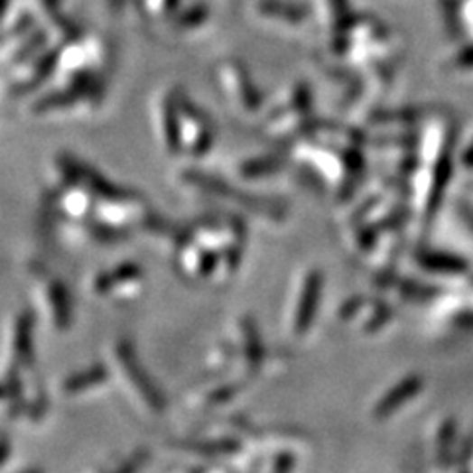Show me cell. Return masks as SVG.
Returning <instances> with one entry per match:
<instances>
[{
    "mask_svg": "<svg viewBox=\"0 0 473 473\" xmlns=\"http://www.w3.org/2000/svg\"><path fill=\"white\" fill-rule=\"evenodd\" d=\"M113 357H115L118 377L123 379L134 403L143 404L146 408V413L150 414H162L166 406L162 394H160V391L156 389V385L150 381L146 369L138 363V357L131 343L126 339L116 341L113 349Z\"/></svg>",
    "mask_w": 473,
    "mask_h": 473,
    "instance_id": "obj_1",
    "label": "cell"
},
{
    "mask_svg": "<svg viewBox=\"0 0 473 473\" xmlns=\"http://www.w3.org/2000/svg\"><path fill=\"white\" fill-rule=\"evenodd\" d=\"M321 292H324V274L318 268H311L300 281L292 311H290V333L294 338H304L314 324Z\"/></svg>",
    "mask_w": 473,
    "mask_h": 473,
    "instance_id": "obj_2",
    "label": "cell"
},
{
    "mask_svg": "<svg viewBox=\"0 0 473 473\" xmlns=\"http://www.w3.org/2000/svg\"><path fill=\"white\" fill-rule=\"evenodd\" d=\"M219 81L233 105L239 107L243 113H255L259 109L261 93L249 79V73H246L239 63H225V66H221Z\"/></svg>",
    "mask_w": 473,
    "mask_h": 473,
    "instance_id": "obj_3",
    "label": "cell"
},
{
    "mask_svg": "<svg viewBox=\"0 0 473 473\" xmlns=\"http://www.w3.org/2000/svg\"><path fill=\"white\" fill-rule=\"evenodd\" d=\"M426 389V383L418 375H408L403 381L393 385L373 406V416L377 421H386L394 414L403 413L408 404H413Z\"/></svg>",
    "mask_w": 473,
    "mask_h": 473,
    "instance_id": "obj_4",
    "label": "cell"
},
{
    "mask_svg": "<svg viewBox=\"0 0 473 473\" xmlns=\"http://www.w3.org/2000/svg\"><path fill=\"white\" fill-rule=\"evenodd\" d=\"M40 298L46 311L51 318L53 328L66 329L71 324V302L66 286H63L58 278L44 276L38 281Z\"/></svg>",
    "mask_w": 473,
    "mask_h": 473,
    "instance_id": "obj_5",
    "label": "cell"
},
{
    "mask_svg": "<svg viewBox=\"0 0 473 473\" xmlns=\"http://www.w3.org/2000/svg\"><path fill=\"white\" fill-rule=\"evenodd\" d=\"M458 426L451 418H442L434 424L432 434H430V451H432V459L440 468H450V464H458Z\"/></svg>",
    "mask_w": 473,
    "mask_h": 473,
    "instance_id": "obj_6",
    "label": "cell"
},
{
    "mask_svg": "<svg viewBox=\"0 0 473 473\" xmlns=\"http://www.w3.org/2000/svg\"><path fill=\"white\" fill-rule=\"evenodd\" d=\"M143 281V271L136 264H121L115 266L113 271L99 274L93 281V292L99 296H107L111 292H118L121 288L128 286H136V283Z\"/></svg>",
    "mask_w": 473,
    "mask_h": 473,
    "instance_id": "obj_7",
    "label": "cell"
},
{
    "mask_svg": "<svg viewBox=\"0 0 473 473\" xmlns=\"http://www.w3.org/2000/svg\"><path fill=\"white\" fill-rule=\"evenodd\" d=\"M239 353L246 371H256L263 365L264 357V349H263V341L259 336V329H256L255 321L251 320H243L239 324Z\"/></svg>",
    "mask_w": 473,
    "mask_h": 473,
    "instance_id": "obj_8",
    "label": "cell"
},
{
    "mask_svg": "<svg viewBox=\"0 0 473 473\" xmlns=\"http://www.w3.org/2000/svg\"><path fill=\"white\" fill-rule=\"evenodd\" d=\"M160 125H162V141L170 153L181 150V125H180V105L176 95L164 97L160 105Z\"/></svg>",
    "mask_w": 473,
    "mask_h": 473,
    "instance_id": "obj_9",
    "label": "cell"
},
{
    "mask_svg": "<svg viewBox=\"0 0 473 473\" xmlns=\"http://www.w3.org/2000/svg\"><path fill=\"white\" fill-rule=\"evenodd\" d=\"M109 381V373L101 365H93V367L85 369L81 373H75L71 377L61 385V391L68 396H79L83 393L101 389L103 385Z\"/></svg>",
    "mask_w": 473,
    "mask_h": 473,
    "instance_id": "obj_10",
    "label": "cell"
},
{
    "mask_svg": "<svg viewBox=\"0 0 473 473\" xmlns=\"http://www.w3.org/2000/svg\"><path fill=\"white\" fill-rule=\"evenodd\" d=\"M13 351L20 361L18 365L30 367V365L34 363V331H32V320L28 314H23L16 321Z\"/></svg>",
    "mask_w": 473,
    "mask_h": 473,
    "instance_id": "obj_11",
    "label": "cell"
},
{
    "mask_svg": "<svg viewBox=\"0 0 473 473\" xmlns=\"http://www.w3.org/2000/svg\"><path fill=\"white\" fill-rule=\"evenodd\" d=\"M276 168H278L276 160L268 158V160H253V162L245 164L241 168V172H243V176H246V178H259V176H268Z\"/></svg>",
    "mask_w": 473,
    "mask_h": 473,
    "instance_id": "obj_12",
    "label": "cell"
},
{
    "mask_svg": "<svg viewBox=\"0 0 473 473\" xmlns=\"http://www.w3.org/2000/svg\"><path fill=\"white\" fill-rule=\"evenodd\" d=\"M8 451H10V444H8V438L0 436V466L5 464L6 458H8Z\"/></svg>",
    "mask_w": 473,
    "mask_h": 473,
    "instance_id": "obj_13",
    "label": "cell"
}]
</instances>
